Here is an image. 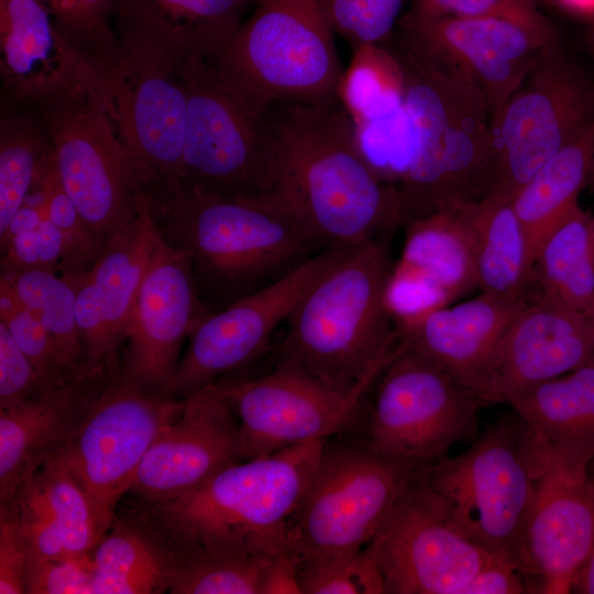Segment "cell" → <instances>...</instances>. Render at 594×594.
I'll use <instances>...</instances> for the list:
<instances>
[{
    "mask_svg": "<svg viewBox=\"0 0 594 594\" xmlns=\"http://www.w3.org/2000/svg\"><path fill=\"white\" fill-rule=\"evenodd\" d=\"M339 99L354 124L403 108L404 81L395 54L380 44L354 48Z\"/></svg>",
    "mask_w": 594,
    "mask_h": 594,
    "instance_id": "cell-36",
    "label": "cell"
},
{
    "mask_svg": "<svg viewBox=\"0 0 594 594\" xmlns=\"http://www.w3.org/2000/svg\"><path fill=\"white\" fill-rule=\"evenodd\" d=\"M275 556L196 552L176 557V566L168 592L173 594H261L264 570Z\"/></svg>",
    "mask_w": 594,
    "mask_h": 594,
    "instance_id": "cell-37",
    "label": "cell"
},
{
    "mask_svg": "<svg viewBox=\"0 0 594 594\" xmlns=\"http://www.w3.org/2000/svg\"><path fill=\"white\" fill-rule=\"evenodd\" d=\"M0 321L48 387L79 381L68 373L50 332L21 302L4 275L0 279Z\"/></svg>",
    "mask_w": 594,
    "mask_h": 594,
    "instance_id": "cell-40",
    "label": "cell"
},
{
    "mask_svg": "<svg viewBox=\"0 0 594 594\" xmlns=\"http://www.w3.org/2000/svg\"><path fill=\"white\" fill-rule=\"evenodd\" d=\"M422 10L460 15L506 19L541 31H553L537 0H409Z\"/></svg>",
    "mask_w": 594,
    "mask_h": 594,
    "instance_id": "cell-44",
    "label": "cell"
},
{
    "mask_svg": "<svg viewBox=\"0 0 594 594\" xmlns=\"http://www.w3.org/2000/svg\"><path fill=\"white\" fill-rule=\"evenodd\" d=\"M0 74L15 100L91 90L96 70L56 26L42 0H0Z\"/></svg>",
    "mask_w": 594,
    "mask_h": 594,
    "instance_id": "cell-24",
    "label": "cell"
},
{
    "mask_svg": "<svg viewBox=\"0 0 594 594\" xmlns=\"http://www.w3.org/2000/svg\"><path fill=\"white\" fill-rule=\"evenodd\" d=\"M187 100L179 179L240 198L280 199V170L270 124L273 101L222 69L215 57L177 69Z\"/></svg>",
    "mask_w": 594,
    "mask_h": 594,
    "instance_id": "cell-6",
    "label": "cell"
},
{
    "mask_svg": "<svg viewBox=\"0 0 594 594\" xmlns=\"http://www.w3.org/2000/svg\"><path fill=\"white\" fill-rule=\"evenodd\" d=\"M29 548L10 503H0V593L24 594Z\"/></svg>",
    "mask_w": 594,
    "mask_h": 594,
    "instance_id": "cell-47",
    "label": "cell"
},
{
    "mask_svg": "<svg viewBox=\"0 0 594 594\" xmlns=\"http://www.w3.org/2000/svg\"><path fill=\"white\" fill-rule=\"evenodd\" d=\"M302 594H386L374 540L356 553L300 576Z\"/></svg>",
    "mask_w": 594,
    "mask_h": 594,
    "instance_id": "cell-43",
    "label": "cell"
},
{
    "mask_svg": "<svg viewBox=\"0 0 594 594\" xmlns=\"http://www.w3.org/2000/svg\"><path fill=\"white\" fill-rule=\"evenodd\" d=\"M48 387L0 321V408L36 396Z\"/></svg>",
    "mask_w": 594,
    "mask_h": 594,
    "instance_id": "cell-46",
    "label": "cell"
},
{
    "mask_svg": "<svg viewBox=\"0 0 594 594\" xmlns=\"http://www.w3.org/2000/svg\"><path fill=\"white\" fill-rule=\"evenodd\" d=\"M249 1H254V2H256L257 0H249Z\"/></svg>",
    "mask_w": 594,
    "mask_h": 594,
    "instance_id": "cell-58",
    "label": "cell"
},
{
    "mask_svg": "<svg viewBox=\"0 0 594 594\" xmlns=\"http://www.w3.org/2000/svg\"><path fill=\"white\" fill-rule=\"evenodd\" d=\"M552 464L536 432L513 410L463 453L427 465L426 475L462 531L519 569L526 521Z\"/></svg>",
    "mask_w": 594,
    "mask_h": 594,
    "instance_id": "cell-7",
    "label": "cell"
},
{
    "mask_svg": "<svg viewBox=\"0 0 594 594\" xmlns=\"http://www.w3.org/2000/svg\"><path fill=\"white\" fill-rule=\"evenodd\" d=\"M587 184H590L591 187L594 189V160H593V164H592V168H591V173H590V176H588Z\"/></svg>",
    "mask_w": 594,
    "mask_h": 594,
    "instance_id": "cell-55",
    "label": "cell"
},
{
    "mask_svg": "<svg viewBox=\"0 0 594 594\" xmlns=\"http://www.w3.org/2000/svg\"><path fill=\"white\" fill-rule=\"evenodd\" d=\"M33 199L37 201L42 210V219L37 228L41 268L55 272L58 268L62 257L63 237L58 228L50 219L41 197L36 191Z\"/></svg>",
    "mask_w": 594,
    "mask_h": 594,
    "instance_id": "cell-51",
    "label": "cell"
},
{
    "mask_svg": "<svg viewBox=\"0 0 594 594\" xmlns=\"http://www.w3.org/2000/svg\"><path fill=\"white\" fill-rule=\"evenodd\" d=\"M176 554L138 514L114 516L91 552L94 594H150L168 591Z\"/></svg>",
    "mask_w": 594,
    "mask_h": 594,
    "instance_id": "cell-31",
    "label": "cell"
},
{
    "mask_svg": "<svg viewBox=\"0 0 594 594\" xmlns=\"http://www.w3.org/2000/svg\"><path fill=\"white\" fill-rule=\"evenodd\" d=\"M380 378L365 441L372 449L429 465L476 438L481 400L406 343L398 342Z\"/></svg>",
    "mask_w": 594,
    "mask_h": 594,
    "instance_id": "cell-13",
    "label": "cell"
},
{
    "mask_svg": "<svg viewBox=\"0 0 594 594\" xmlns=\"http://www.w3.org/2000/svg\"><path fill=\"white\" fill-rule=\"evenodd\" d=\"M150 195L162 237L187 250L206 280L242 297L324 249L279 199L224 196L177 177L157 179Z\"/></svg>",
    "mask_w": 594,
    "mask_h": 594,
    "instance_id": "cell-3",
    "label": "cell"
},
{
    "mask_svg": "<svg viewBox=\"0 0 594 594\" xmlns=\"http://www.w3.org/2000/svg\"><path fill=\"white\" fill-rule=\"evenodd\" d=\"M161 237L148 191L133 224L105 244L87 272L66 277L76 286L87 375L100 376L119 366L118 350L124 343L140 285Z\"/></svg>",
    "mask_w": 594,
    "mask_h": 594,
    "instance_id": "cell-20",
    "label": "cell"
},
{
    "mask_svg": "<svg viewBox=\"0 0 594 594\" xmlns=\"http://www.w3.org/2000/svg\"><path fill=\"white\" fill-rule=\"evenodd\" d=\"M249 0H117L120 43L174 68L217 56L241 25Z\"/></svg>",
    "mask_w": 594,
    "mask_h": 594,
    "instance_id": "cell-25",
    "label": "cell"
},
{
    "mask_svg": "<svg viewBox=\"0 0 594 594\" xmlns=\"http://www.w3.org/2000/svg\"><path fill=\"white\" fill-rule=\"evenodd\" d=\"M532 287L543 296L594 317L592 217L575 205L541 241L532 266Z\"/></svg>",
    "mask_w": 594,
    "mask_h": 594,
    "instance_id": "cell-32",
    "label": "cell"
},
{
    "mask_svg": "<svg viewBox=\"0 0 594 594\" xmlns=\"http://www.w3.org/2000/svg\"><path fill=\"white\" fill-rule=\"evenodd\" d=\"M353 248L327 246L224 310L208 314L189 336V345L166 393L187 398L262 355L276 328L288 319L314 283Z\"/></svg>",
    "mask_w": 594,
    "mask_h": 594,
    "instance_id": "cell-17",
    "label": "cell"
},
{
    "mask_svg": "<svg viewBox=\"0 0 594 594\" xmlns=\"http://www.w3.org/2000/svg\"><path fill=\"white\" fill-rule=\"evenodd\" d=\"M409 0H319L332 31L354 48L380 44L393 33Z\"/></svg>",
    "mask_w": 594,
    "mask_h": 594,
    "instance_id": "cell-42",
    "label": "cell"
},
{
    "mask_svg": "<svg viewBox=\"0 0 594 594\" xmlns=\"http://www.w3.org/2000/svg\"><path fill=\"white\" fill-rule=\"evenodd\" d=\"M557 1L569 11L594 18V0H557Z\"/></svg>",
    "mask_w": 594,
    "mask_h": 594,
    "instance_id": "cell-54",
    "label": "cell"
},
{
    "mask_svg": "<svg viewBox=\"0 0 594 594\" xmlns=\"http://www.w3.org/2000/svg\"><path fill=\"white\" fill-rule=\"evenodd\" d=\"M42 210L35 199L32 202L25 200L10 220L6 230L0 233L1 246L12 237L36 230L41 223Z\"/></svg>",
    "mask_w": 594,
    "mask_h": 594,
    "instance_id": "cell-52",
    "label": "cell"
},
{
    "mask_svg": "<svg viewBox=\"0 0 594 594\" xmlns=\"http://www.w3.org/2000/svg\"><path fill=\"white\" fill-rule=\"evenodd\" d=\"M66 40L84 55L98 59L119 46L110 25L117 0H42Z\"/></svg>",
    "mask_w": 594,
    "mask_h": 594,
    "instance_id": "cell-41",
    "label": "cell"
},
{
    "mask_svg": "<svg viewBox=\"0 0 594 594\" xmlns=\"http://www.w3.org/2000/svg\"><path fill=\"white\" fill-rule=\"evenodd\" d=\"M426 468L407 483L373 539L386 594H459L499 557L454 522Z\"/></svg>",
    "mask_w": 594,
    "mask_h": 594,
    "instance_id": "cell-15",
    "label": "cell"
},
{
    "mask_svg": "<svg viewBox=\"0 0 594 594\" xmlns=\"http://www.w3.org/2000/svg\"><path fill=\"white\" fill-rule=\"evenodd\" d=\"M393 53L413 131L411 160L396 188L406 223L487 197L493 175L487 100L471 86L421 68L399 48Z\"/></svg>",
    "mask_w": 594,
    "mask_h": 594,
    "instance_id": "cell-5",
    "label": "cell"
},
{
    "mask_svg": "<svg viewBox=\"0 0 594 594\" xmlns=\"http://www.w3.org/2000/svg\"><path fill=\"white\" fill-rule=\"evenodd\" d=\"M394 266L444 289L453 299L477 286L469 237L454 209L409 220Z\"/></svg>",
    "mask_w": 594,
    "mask_h": 594,
    "instance_id": "cell-34",
    "label": "cell"
},
{
    "mask_svg": "<svg viewBox=\"0 0 594 594\" xmlns=\"http://www.w3.org/2000/svg\"><path fill=\"white\" fill-rule=\"evenodd\" d=\"M9 503L26 539L29 561L82 557L103 537L88 496L55 455Z\"/></svg>",
    "mask_w": 594,
    "mask_h": 594,
    "instance_id": "cell-27",
    "label": "cell"
},
{
    "mask_svg": "<svg viewBox=\"0 0 594 594\" xmlns=\"http://www.w3.org/2000/svg\"><path fill=\"white\" fill-rule=\"evenodd\" d=\"M532 593L527 576L510 561L497 557L482 568L459 594Z\"/></svg>",
    "mask_w": 594,
    "mask_h": 594,
    "instance_id": "cell-48",
    "label": "cell"
},
{
    "mask_svg": "<svg viewBox=\"0 0 594 594\" xmlns=\"http://www.w3.org/2000/svg\"><path fill=\"white\" fill-rule=\"evenodd\" d=\"M527 296L482 292L433 311L398 341L437 363L482 403L501 342Z\"/></svg>",
    "mask_w": 594,
    "mask_h": 594,
    "instance_id": "cell-26",
    "label": "cell"
},
{
    "mask_svg": "<svg viewBox=\"0 0 594 594\" xmlns=\"http://www.w3.org/2000/svg\"><path fill=\"white\" fill-rule=\"evenodd\" d=\"M191 254L158 240L140 285L120 363L125 378L166 393L186 338L208 315L194 277Z\"/></svg>",
    "mask_w": 594,
    "mask_h": 594,
    "instance_id": "cell-19",
    "label": "cell"
},
{
    "mask_svg": "<svg viewBox=\"0 0 594 594\" xmlns=\"http://www.w3.org/2000/svg\"><path fill=\"white\" fill-rule=\"evenodd\" d=\"M319 0H257L253 14L215 57L271 101H340L343 72Z\"/></svg>",
    "mask_w": 594,
    "mask_h": 594,
    "instance_id": "cell-10",
    "label": "cell"
},
{
    "mask_svg": "<svg viewBox=\"0 0 594 594\" xmlns=\"http://www.w3.org/2000/svg\"><path fill=\"white\" fill-rule=\"evenodd\" d=\"M592 44L594 46V26H593V30H592Z\"/></svg>",
    "mask_w": 594,
    "mask_h": 594,
    "instance_id": "cell-57",
    "label": "cell"
},
{
    "mask_svg": "<svg viewBox=\"0 0 594 594\" xmlns=\"http://www.w3.org/2000/svg\"><path fill=\"white\" fill-rule=\"evenodd\" d=\"M261 594H302L298 564L290 552H282L270 560Z\"/></svg>",
    "mask_w": 594,
    "mask_h": 594,
    "instance_id": "cell-49",
    "label": "cell"
},
{
    "mask_svg": "<svg viewBox=\"0 0 594 594\" xmlns=\"http://www.w3.org/2000/svg\"><path fill=\"white\" fill-rule=\"evenodd\" d=\"M91 62L96 80L90 91L122 144L157 179L179 178L187 100L176 68L120 42Z\"/></svg>",
    "mask_w": 594,
    "mask_h": 594,
    "instance_id": "cell-16",
    "label": "cell"
},
{
    "mask_svg": "<svg viewBox=\"0 0 594 594\" xmlns=\"http://www.w3.org/2000/svg\"><path fill=\"white\" fill-rule=\"evenodd\" d=\"M593 546L594 470L552 464L539 482L519 552L531 592L571 593Z\"/></svg>",
    "mask_w": 594,
    "mask_h": 594,
    "instance_id": "cell-22",
    "label": "cell"
},
{
    "mask_svg": "<svg viewBox=\"0 0 594 594\" xmlns=\"http://www.w3.org/2000/svg\"><path fill=\"white\" fill-rule=\"evenodd\" d=\"M471 243L484 293L525 297L532 287L529 241L512 202L485 197L454 208Z\"/></svg>",
    "mask_w": 594,
    "mask_h": 594,
    "instance_id": "cell-30",
    "label": "cell"
},
{
    "mask_svg": "<svg viewBox=\"0 0 594 594\" xmlns=\"http://www.w3.org/2000/svg\"><path fill=\"white\" fill-rule=\"evenodd\" d=\"M572 592L594 594V546L586 563L578 575Z\"/></svg>",
    "mask_w": 594,
    "mask_h": 594,
    "instance_id": "cell-53",
    "label": "cell"
},
{
    "mask_svg": "<svg viewBox=\"0 0 594 594\" xmlns=\"http://www.w3.org/2000/svg\"><path fill=\"white\" fill-rule=\"evenodd\" d=\"M398 47L421 68L471 86L492 114L519 86L554 38L506 19L460 16L411 7L397 24Z\"/></svg>",
    "mask_w": 594,
    "mask_h": 594,
    "instance_id": "cell-14",
    "label": "cell"
},
{
    "mask_svg": "<svg viewBox=\"0 0 594 594\" xmlns=\"http://www.w3.org/2000/svg\"><path fill=\"white\" fill-rule=\"evenodd\" d=\"M424 466L381 453L366 442L326 441L314 477L287 524L299 578L369 544Z\"/></svg>",
    "mask_w": 594,
    "mask_h": 594,
    "instance_id": "cell-8",
    "label": "cell"
},
{
    "mask_svg": "<svg viewBox=\"0 0 594 594\" xmlns=\"http://www.w3.org/2000/svg\"><path fill=\"white\" fill-rule=\"evenodd\" d=\"M103 375L0 408V503H9L19 486L62 449Z\"/></svg>",
    "mask_w": 594,
    "mask_h": 594,
    "instance_id": "cell-28",
    "label": "cell"
},
{
    "mask_svg": "<svg viewBox=\"0 0 594 594\" xmlns=\"http://www.w3.org/2000/svg\"><path fill=\"white\" fill-rule=\"evenodd\" d=\"M25 593L94 594L91 553L77 558L29 561Z\"/></svg>",
    "mask_w": 594,
    "mask_h": 594,
    "instance_id": "cell-45",
    "label": "cell"
},
{
    "mask_svg": "<svg viewBox=\"0 0 594 594\" xmlns=\"http://www.w3.org/2000/svg\"><path fill=\"white\" fill-rule=\"evenodd\" d=\"M326 441L234 462L177 498L142 502L138 515L176 557L290 552L287 524L314 477Z\"/></svg>",
    "mask_w": 594,
    "mask_h": 594,
    "instance_id": "cell-2",
    "label": "cell"
},
{
    "mask_svg": "<svg viewBox=\"0 0 594 594\" xmlns=\"http://www.w3.org/2000/svg\"><path fill=\"white\" fill-rule=\"evenodd\" d=\"M592 360L593 321L532 287L501 342L482 403L507 404Z\"/></svg>",
    "mask_w": 594,
    "mask_h": 594,
    "instance_id": "cell-23",
    "label": "cell"
},
{
    "mask_svg": "<svg viewBox=\"0 0 594 594\" xmlns=\"http://www.w3.org/2000/svg\"><path fill=\"white\" fill-rule=\"evenodd\" d=\"M594 160V122L548 160L510 201L526 231L532 261L546 234L575 205Z\"/></svg>",
    "mask_w": 594,
    "mask_h": 594,
    "instance_id": "cell-33",
    "label": "cell"
},
{
    "mask_svg": "<svg viewBox=\"0 0 594 594\" xmlns=\"http://www.w3.org/2000/svg\"><path fill=\"white\" fill-rule=\"evenodd\" d=\"M385 366L350 392L336 391L279 361L262 377L220 385L240 428L243 460L341 432L354 420L364 395Z\"/></svg>",
    "mask_w": 594,
    "mask_h": 594,
    "instance_id": "cell-18",
    "label": "cell"
},
{
    "mask_svg": "<svg viewBox=\"0 0 594 594\" xmlns=\"http://www.w3.org/2000/svg\"><path fill=\"white\" fill-rule=\"evenodd\" d=\"M36 105L61 182L105 246L133 224L157 178L122 144L90 90L63 92Z\"/></svg>",
    "mask_w": 594,
    "mask_h": 594,
    "instance_id": "cell-9",
    "label": "cell"
},
{
    "mask_svg": "<svg viewBox=\"0 0 594 594\" xmlns=\"http://www.w3.org/2000/svg\"><path fill=\"white\" fill-rule=\"evenodd\" d=\"M33 186L36 187V193L50 219L63 237V252L57 271L65 277H74L87 272L100 255L103 246L94 237L66 193L56 168L51 144L38 163Z\"/></svg>",
    "mask_w": 594,
    "mask_h": 594,
    "instance_id": "cell-38",
    "label": "cell"
},
{
    "mask_svg": "<svg viewBox=\"0 0 594 594\" xmlns=\"http://www.w3.org/2000/svg\"><path fill=\"white\" fill-rule=\"evenodd\" d=\"M592 235H593V242H594V218L592 217Z\"/></svg>",
    "mask_w": 594,
    "mask_h": 594,
    "instance_id": "cell-56",
    "label": "cell"
},
{
    "mask_svg": "<svg viewBox=\"0 0 594 594\" xmlns=\"http://www.w3.org/2000/svg\"><path fill=\"white\" fill-rule=\"evenodd\" d=\"M532 428L554 465L586 472L594 461V360L507 403Z\"/></svg>",
    "mask_w": 594,
    "mask_h": 594,
    "instance_id": "cell-29",
    "label": "cell"
},
{
    "mask_svg": "<svg viewBox=\"0 0 594 594\" xmlns=\"http://www.w3.org/2000/svg\"><path fill=\"white\" fill-rule=\"evenodd\" d=\"M119 367L99 380L81 420L54 454L88 496L103 536L147 450L186 404L125 380Z\"/></svg>",
    "mask_w": 594,
    "mask_h": 594,
    "instance_id": "cell-11",
    "label": "cell"
},
{
    "mask_svg": "<svg viewBox=\"0 0 594 594\" xmlns=\"http://www.w3.org/2000/svg\"><path fill=\"white\" fill-rule=\"evenodd\" d=\"M50 145V144H48ZM31 121L2 117L0 128V233L24 204L48 146Z\"/></svg>",
    "mask_w": 594,
    "mask_h": 594,
    "instance_id": "cell-39",
    "label": "cell"
},
{
    "mask_svg": "<svg viewBox=\"0 0 594 594\" xmlns=\"http://www.w3.org/2000/svg\"><path fill=\"white\" fill-rule=\"evenodd\" d=\"M2 275L10 280L25 308L50 332L68 373L76 380L95 377L84 370L74 283L42 268Z\"/></svg>",
    "mask_w": 594,
    "mask_h": 594,
    "instance_id": "cell-35",
    "label": "cell"
},
{
    "mask_svg": "<svg viewBox=\"0 0 594 594\" xmlns=\"http://www.w3.org/2000/svg\"><path fill=\"white\" fill-rule=\"evenodd\" d=\"M1 251L3 274L41 268L37 229L12 237L1 246Z\"/></svg>",
    "mask_w": 594,
    "mask_h": 594,
    "instance_id": "cell-50",
    "label": "cell"
},
{
    "mask_svg": "<svg viewBox=\"0 0 594 594\" xmlns=\"http://www.w3.org/2000/svg\"><path fill=\"white\" fill-rule=\"evenodd\" d=\"M592 321H593V323H594V317H593Z\"/></svg>",
    "mask_w": 594,
    "mask_h": 594,
    "instance_id": "cell-59",
    "label": "cell"
},
{
    "mask_svg": "<svg viewBox=\"0 0 594 594\" xmlns=\"http://www.w3.org/2000/svg\"><path fill=\"white\" fill-rule=\"evenodd\" d=\"M243 460L240 428L220 384L186 398L182 414L152 443L129 493L143 503L177 498Z\"/></svg>",
    "mask_w": 594,
    "mask_h": 594,
    "instance_id": "cell-21",
    "label": "cell"
},
{
    "mask_svg": "<svg viewBox=\"0 0 594 594\" xmlns=\"http://www.w3.org/2000/svg\"><path fill=\"white\" fill-rule=\"evenodd\" d=\"M270 124L279 162V198L321 246L391 242L405 226L398 190L361 154L353 121L340 101H273Z\"/></svg>",
    "mask_w": 594,
    "mask_h": 594,
    "instance_id": "cell-1",
    "label": "cell"
},
{
    "mask_svg": "<svg viewBox=\"0 0 594 594\" xmlns=\"http://www.w3.org/2000/svg\"><path fill=\"white\" fill-rule=\"evenodd\" d=\"M388 245L355 246L314 283L286 320L279 362L339 392L388 363L398 344L384 298Z\"/></svg>",
    "mask_w": 594,
    "mask_h": 594,
    "instance_id": "cell-4",
    "label": "cell"
},
{
    "mask_svg": "<svg viewBox=\"0 0 594 594\" xmlns=\"http://www.w3.org/2000/svg\"><path fill=\"white\" fill-rule=\"evenodd\" d=\"M594 122V81L550 41L492 114L487 197L510 202L538 169Z\"/></svg>",
    "mask_w": 594,
    "mask_h": 594,
    "instance_id": "cell-12",
    "label": "cell"
}]
</instances>
